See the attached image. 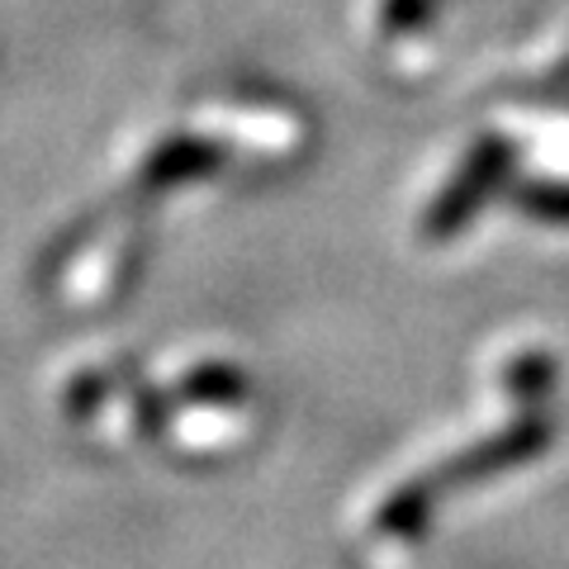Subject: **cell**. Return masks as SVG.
Masks as SVG:
<instances>
[{
    "label": "cell",
    "mask_w": 569,
    "mask_h": 569,
    "mask_svg": "<svg viewBox=\"0 0 569 569\" xmlns=\"http://www.w3.org/2000/svg\"><path fill=\"white\" fill-rule=\"evenodd\" d=\"M546 437H550V427L537 413L522 418L518 427H508L503 437H489V441H479V447H470L466 456H456L447 470L422 475V479H413V485H403L395 503H389L380 518H376V527L389 531V537H413V531L427 522V512H432L437 493L447 489V485H460V479H479V475H489V470L512 466V460L537 456L546 447Z\"/></svg>",
    "instance_id": "1"
},
{
    "label": "cell",
    "mask_w": 569,
    "mask_h": 569,
    "mask_svg": "<svg viewBox=\"0 0 569 569\" xmlns=\"http://www.w3.org/2000/svg\"><path fill=\"white\" fill-rule=\"evenodd\" d=\"M546 385H550V361H541V356H522L508 376V389H518V395H541Z\"/></svg>",
    "instance_id": "2"
}]
</instances>
